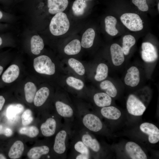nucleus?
Segmentation results:
<instances>
[{"label": "nucleus", "mask_w": 159, "mask_h": 159, "mask_svg": "<svg viewBox=\"0 0 159 159\" xmlns=\"http://www.w3.org/2000/svg\"><path fill=\"white\" fill-rule=\"evenodd\" d=\"M33 65L35 71L39 73L51 75L55 73V64L47 56L42 55L35 58Z\"/></svg>", "instance_id": "f03ea898"}, {"label": "nucleus", "mask_w": 159, "mask_h": 159, "mask_svg": "<svg viewBox=\"0 0 159 159\" xmlns=\"http://www.w3.org/2000/svg\"><path fill=\"white\" fill-rule=\"evenodd\" d=\"M5 102V99L2 96H0V111L1 110Z\"/></svg>", "instance_id": "ea45409f"}, {"label": "nucleus", "mask_w": 159, "mask_h": 159, "mask_svg": "<svg viewBox=\"0 0 159 159\" xmlns=\"http://www.w3.org/2000/svg\"><path fill=\"white\" fill-rule=\"evenodd\" d=\"M66 82L68 85L78 90H82L84 86V83L82 80L72 77H68Z\"/></svg>", "instance_id": "72a5a7b5"}, {"label": "nucleus", "mask_w": 159, "mask_h": 159, "mask_svg": "<svg viewBox=\"0 0 159 159\" xmlns=\"http://www.w3.org/2000/svg\"><path fill=\"white\" fill-rule=\"evenodd\" d=\"M82 122L87 128L94 132L100 131L102 127V124L100 118L92 114L85 115L83 118Z\"/></svg>", "instance_id": "0eeeda50"}, {"label": "nucleus", "mask_w": 159, "mask_h": 159, "mask_svg": "<svg viewBox=\"0 0 159 159\" xmlns=\"http://www.w3.org/2000/svg\"><path fill=\"white\" fill-rule=\"evenodd\" d=\"M140 130L148 135V140L151 143L155 144L159 141V130L154 125L149 122H144L140 126Z\"/></svg>", "instance_id": "423d86ee"}, {"label": "nucleus", "mask_w": 159, "mask_h": 159, "mask_svg": "<svg viewBox=\"0 0 159 159\" xmlns=\"http://www.w3.org/2000/svg\"><path fill=\"white\" fill-rule=\"evenodd\" d=\"M141 57L146 62L155 61L158 57V52L155 47L151 43L144 42L142 44Z\"/></svg>", "instance_id": "39448f33"}, {"label": "nucleus", "mask_w": 159, "mask_h": 159, "mask_svg": "<svg viewBox=\"0 0 159 159\" xmlns=\"http://www.w3.org/2000/svg\"></svg>", "instance_id": "49530a36"}, {"label": "nucleus", "mask_w": 159, "mask_h": 159, "mask_svg": "<svg viewBox=\"0 0 159 159\" xmlns=\"http://www.w3.org/2000/svg\"><path fill=\"white\" fill-rule=\"evenodd\" d=\"M117 23L116 19L112 16H108L105 18V30L111 36H115L118 33V31L116 28Z\"/></svg>", "instance_id": "4be33fe9"}, {"label": "nucleus", "mask_w": 159, "mask_h": 159, "mask_svg": "<svg viewBox=\"0 0 159 159\" xmlns=\"http://www.w3.org/2000/svg\"><path fill=\"white\" fill-rule=\"evenodd\" d=\"M67 134L64 130L60 131L56 135L53 148L55 152L59 154L63 153L66 149L65 141Z\"/></svg>", "instance_id": "9b49d317"}, {"label": "nucleus", "mask_w": 159, "mask_h": 159, "mask_svg": "<svg viewBox=\"0 0 159 159\" xmlns=\"http://www.w3.org/2000/svg\"><path fill=\"white\" fill-rule=\"evenodd\" d=\"M75 150L82 154L89 155V151L88 147L82 141H78L74 145Z\"/></svg>", "instance_id": "c9c22d12"}, {"label": "nucleus", "mask_w": 159, "mask_h": 159, "mask_svg": "<svg viewBox=\"0 0 159 159\" xmlns=\"http://www.w3.org/2000/svg\"><path fill=\"white\" fill-rule=\"evenodd\" d=\"M3 69V67L0 65V75L1 74Z\"/></svg>", "instance_id": "79ce46f5"}, {"label": "nucleus", "mask_w": 159, "mask_h": 159, "mask_svg": "<svg viewBox=\"0 0 159 159\" xmlns=\"http://www.w3.org/2000/svg\"><path fill=\"white\" fill-rule=\"evenodd\" d=\"M6 159V158L3 155L0 154V159Z\"/></svg>", "instance_id": "a19ab883"}, {"label": "nucleus", "mask_w": 159, "mask_h": 159, "mask_svg": "<svg viewBox=\"0 0 159 159\" xmlns=\"http://www.w3.org/2000/svg\"><path fill=\"white\" fill-rule=\"evenodd\" d=\"M82 141L88 147H89L94 151H98L100 148V144L98 141L88 134L84 135L82 137Z\"/></svg>", "instance_id": "a878e982"}, {"label": "nucleus", "mask_w": 159, "mask_h": 159, "mask_svg": "<svg viewBox=\"0 0 159 159\" xmlns=\"http://www.w3.org/2000/svg\"><path fill=\"white\" fill-rule=\"evenodd\" d=\"M24 149L23 143L20 140L16 141L11 146L9 152V156L11 159H18L21 156Z\"/></svg>", "instance_id": "f3484780"}, {"label": "nucleus", "mask_w": 159, "mask_h": 159, "mask_svg": "<svg viewBox=\"0 0 159 159\" xmlns=\"http://www.w3.org/2000/svg\"><path fill=\"white\" fill-rule=\"evenodd\" d=\"M69 26V22L66 14L60 12L56 14L52 18L49 25V29L53 35L58 36L66 33Z\"/></svg>", "instance_id": "f257e3e1"}, {"label": "nucleus", "mask_w": 159, "mask_h": 159, "mask_svg": "<svg viewBox=\"0 0 159 159\" xmlns=\"http://www.w3.org/2000/svg\"><path fill=\"white\" fill-rule=\"evenodd\" d=\"M133 3L137 6L138 9L143 11H147L148 7L146 0H132Z\"/></svg>", "instance_id": "e433bc0d"}, {"label": "nucleus", "mask_w": 159, "mask_h": 159, "mask_svg": "<svg viewBox=\"0 0 159 159\" xmlns=\"http://www.w3.org/2000/svg\"><path fill=\"white\" fill-rule=\"evenodd\" d=\"M159 3H158V11H159Z\"/></svg>", "instance_id": "a18cd8bd"}, {"label": "nucleus", "mask_w": 159, "mask_h": 159, "mask_svg": "<svg viewBox=\"0 0 159 159\" xmlns=\"http://www.w3.org/2000/svg\"><path fill=\"white\" fill-rule=\"evenodd\" d=\"M140 81V72L138 69L135 66L129 68L124 78L125 84L128 86L134 87L138 84Z\"/></svg>", "instance_id": "1a4fd4ad"}, {"label": "nucleus", "mask_w": 159, "mask_h": 159, "mask_svg": "<svg viewBox=\"0 0 159 159\" xmlns=\"http://www.w3.org/2000/svg\"><path fill=\"white\" fill-rule=\"evenodd\" d=\"M110 51L113 64L119 66L124 62L125 57L122 47L119 44L114 43L111 46Z\"/></svg>", "instance_id": "9d476101"}, {"label": "nucleus", "mask_w": 159, "mask_h": 159, "mask_svg": "<svg viewBox=\"0 0 159 159\" xmlns=\"http://www.w3.org/2000/svg\"><path fill=\"white\" fill-rule=\"evenodd\" d=\"M86 6L87 4L85 0H76L72 6L74 14L77 16L82 15Z\"/></svg>", "instance_id": "7c9ffc66"}, {"label": "nucleus", "mask_w": 159, "mask_h": 159, "mask_svg": "<svg viewBox=\"0 0 159 159\" xmlns=\"http://www.w3.org/2000/svg\"><path fill=\"white\" fill-rule=\"evenodd\" d=\"M135 42V38L131 35H126L123 37L122 48L125 55L129 54L131 48L134 45Z\"/></svg>", "instance_id": "bb28decb"}, {"label": "nucleus", "mask_w": 159, "mask_h": 159, "mask_svg": "<svg viewBox=\"0 0 159 159\" xmlns=\"http://www.w3.org/2000/svg\"><path fill=\"white\" fill-rule=\"evenodd\" d=\"M123 24L129 29L132 31H138L143 28L142 21L140 16L134 13H126L120 17Z\"/></svg>", "instance_id": "7ed1b4c3"}, {"label": "nucleus", "mask_w": 159, "mask_h": 159, "mask_svg": "<svg viewBox=\"0 0 159 159\" xmlns=\"http://www.w3.org/2000/svg\"><path fill=\"white\" fill-rule=\"evenodd\" d=\"M49 94V89L43 87L39 89L36 93L34 100V105L39 107L43 105L48 98Z\"/></svg>", "instance_id": "2eb2a0df"}, {"label": "nucleus", "mask_w": 159, "mask_h": 159, "mask_svg": "<svg viewBox=\"0 0 159 159\" xmlns=\"http://www.w3.org/2000/svg\"><path fill=\"white\" fill-rule=\"evenodd\" d=\"M101 113L104 117L111 120L118 119L121 115L120 111L112 106L103 107L101 110Z\"/></svg>", "instance_id": "dca6fc26"}, {"label": "nucleus", "mask_w": 159, "mask_h": 159, "mask_svg": "<svg viewBox=\"0 0 159 159\" xmlns=\"http://www.w3.org/2000/svg\"><path fill=\"white\" fill-rule=\"evenodd\" d=\"M56 127V122L55 120L52 118H49L42 124L40 129L44 136L49 137L54 134Z\"/></svg>", "instance_id": "4468645a"}, {"label": "nucleus", "mask_w": 159, "mask_h": 159, "mask_svg": "<svg viewBox=\"0 0 159 159\" xmlns=\"http://www.w3.org/2000/svg\"><path fill=\"white\" fill-rule=\"evenodd\" d=\"M19 132L21 134L26 135L30 138H33L38 135L39 130L36 127L32 126L21 127L19 130Z\"/></svg>", "instance_id": "473e14b6"}, {"label": "nucleus", "mask_w": 159, "mask_h": 159, "mask_svg": "<svg viewBox=\"0 0 159 159\" xmlns=\"http://www.w3.org/2000/svg\"><path fill=\"white\" fill-rule=\"evenodd\" d=\"M126 106L128 112L136 116L142 115L146 109L143 103L135 95L132 94L128 97Z\"/></svg>", "instance_id": "20e7f679"}, {"label": "nucleus", "mask_w": 159, "mask_h": 159, "mask_svg": "<svg viewBox=\"0 0 159 159\" xmlns=\"http://www.w3.org/2000/svg\"><path fill=\"white\" fill-rule=\"evenodd\" d=\"M55 107L57 113L61 116L70 117L73 116V110L68 105L61 101H57L55 103Z\"/></svg>", "instance_id": "6ab92c4d"}, {"label": "nucleus", "mask_w": 159, "mask_h": 159, "mask_svg": "<svg viewBox=\"0 0 159 159\" xmlns=\"http://www.w3.org/2000/svg\"><path fill=\"white\" fill-rule=\"evenodd\" d=\"M100 88L106 91L107 94L110 97H114L117 94V91L113 84L110 81L105 80L100 85Z\"/></svg>", "instance_id": "cd10ccee"}, {"label": "nucleus", "mask_w": 159, "mask_h": 159, "mask_svg": "<svg viewBox=\"0 0 159 159\" xmlns=\"http://www.w3.org/2000/svg\"><path fill=\"white\" fill-rule=\"evenodd\" d=\"M127 153L132 159H146L147 156L142 148L135 143L130 141L125 146Z\"/></svg>", "instance_id": "6e6552de"}, {"label": "nucleus", "mask_w": 159, "mask_h": 159, "mask_svg": "<svg viewBox=\"0 0 159 159\" xmlns=\"http://www.w3.org/2000/svg\"><path fill=\"white\" fill-rule=\"evenodd\" d=\"M49 12L52 14L62 12L67 7L68 0H47Z\"/></svg>", "instance_id": "f8f14e48"}, {"label": "nucleus", "mask_w": 159, "mask_h": 159, "mask_svg": "<svg viewBox=\"0 0 159 159\" xmlns=\"http://www.w3.org/2000/svg\"><path fill=\"white\" fill-rule=\"evenodd\" d=\"M49 151V148L46 145L36 147L30 149L28 152L27 155L30 159H38L42 155L48 153Z\"/></svg>", "instance_id": "aec40b11"}, {"label": "nucleus", "mask_w": 159, "mask_h": 159, "mask_svg": "<svg viewBox=\"0 0 159 159\" xmlns=\"http://www.w3.org/2000/svg\"><path fill=\"white\" fill-rule=\"evenodd\" d=\"M89 158V155L81 154L76 157V159H87Z\"/></svg>", "instance_id": "58836bf2"}, {"label": "nucleus", "mask_w": 159, "mask_h": 159, "mask_svg": "<svg viewBox=\"0 0 159 159\" xmlns=\"http://www.w3.org/2000/svg\"><path fill=\"white\" fill-rule=\"evenodd\" d=\"M37 90L35 85L33 82H28L25 84L24 91L25 99L28 102L31 103L33 102Z\"/></svg>", "instance_id": "393cba45"}, {"label": "nucleus", "mask_w": 159, "mask_h": 159, "mask_svg": "<svg viewBox=\"0 0 159 159\" xmlns=\"http://www.w3.org/2000/svg\"><path fill=\"white\" fill-rule=\"evenodd\" d=\"M24 110V107L21 104H18L9 105L6 110V116L9 119H12L16 115L21 113Z\"/></svg>", "instance_id": "c85d7f7f"}, {"label": "nucleus", "mask_w": 159, "mask_h": 159, "mask_svg": "<svg viewBox=\"0 0 159 159\" xmlns=\"http://www.w3.org/2000/svg\"><path fill=\"white\" fill-rule=\"evenodd\" d=\"M31 48L32 53L35 55L40 54L44 47L42 39L39 35H34L31 40Z\"/></svg>", "instance_id": "5701e85b"}, {"label": "nucleus", "mask_w": 159, "mask_h": 159, "mask_svg": "<svg viewBox=\"0 0 159 159\" xmlns=\"http://www.w3.org/2000/svg\"><path fill=\"white\" fill-rule=\"evenodd\" d=\"M108 72V67L107 65L104 63L99 64L97 67L95 79L98 81L103 80L107 77Z\"/></svg>", "instance_id": "c756f323"}, {"label": "nucleus", "mask_w": 159, "mask_h": 159, "mask_svg": "<svg viewBox=\"0 0 159 159\" xmlns=\"http://www.w3.org/2000/svg\"><path fill=\"white\" fill-rule=\"evenodd\" d=\"M3 16V14L1 11H0V19H1Z\"/></svg>", "instance_id": "37998d69"}, {"label": "nucleus", "mask_w": 159, "mask_h": 159, "mask_svg": "<svg viewBox=\"0 0 159 159\" xmlns=\"http://www.w3.org/2000/svg\"><path fill=\"white\" fill-rule=\"evenodd\" d=\"M13 131L10 128L2 125H0V135H4L6 137L11 136Z\"/></svg>", "instance_id": "4c0bfd02"}, {"label": "nucleus", "mask_w": 159, "mask_h": 159, "mask_svg": "<svg viewBox=\"0 0 159 159\" xmlns=\"http://www.w3.org/2000/svg\"><path fill=\"white\" fill-rule=\"evenodd\" d=\"M81 44L77 39L73 40L69 43L64 47L65 53L68 55H73L78 53L81 49Z\"/></svg>", "instance_id": "b1692460"}, {"label": "nucleus", "mask_w": 159, "mask_h": 159, "mask_svg": "<svg viewBox=\"0 0 159 159\" xmlns=\"http://www.w3.org/2000/svg\"><path fill=\"white\" fill-rule=\"evenodd\" d=\"M95 36V33L92 28L87 29L82 36L81 45L83 48H88L91 47L93 43Z\"/></svg>", "instance_id": "a211bd4d"}, {"label": "nucleus", "mask_w": 159, "mask_h": 159, "mask_svg": "<svg viewBox=\"0 0 159 159\" xmlns=\"http://www.w3.org/2000/svg\"><path fill=\"white\" fill-rule=\"evenodd\" d=\"M93 98L95 104L99 107L109 106L111 103V97L104 92H100L95 94Z\"/></svg>", "instance_id": "412c9836"}, {"label": "nucleus", "mask_w": 159, "mask_h": 159, "mask_svg": "<svg viewBox=\"0 0 159 159\" xmlns=\"http://www.w3.org/2000/svg\"><path fill=\"white\" fill-rule=\"evenodd\" d=\"M2 43V40L1 37H0V46L1 44Z\"/></svg>", "instance_id": "c03bdc74"}, {"label": "nucleus", "mask_w": 159, "mask_h": 159, "mask_svg": "<svg viewBox=\"0 0 159 159\" xmlns=\"http://www.w3.org/2000/svg\"><path fill=\"white\" fill-rule=\"evenodd\" d=\"M21 118L22 123L23 125H26L30 124L33 120L31 110L30 109L25 110L22 114Z\"/></svg>", "instance_id": "f704fd0d"}, {"label": "nucleus", "mask_w": 159, "mask_h": 159, "mask_svg": "<svg viewBox=\"0 0 159 159\" xmlns=\"http://www.w3.org/2000/svg\"><path fill=\"white\" fill-rule=\"evenodd\" d=\"M19 74V69L18 66L16 64H12L4 72L2 76V79L5 82L11 83L18 78Z\"/></svg>", "instance_id": "ddd939ff"}, {"label": "nucleus", "mask_w": 159, "mask_h": 159, "mask_svg": "<svg viewBox=\"0 0 159 159\" xmlns=\"http://www.w3.org/2000/svg\"><path fill=\"white\" fill-rule=\"evenodd\" d=\"M68 63L69 66L78 74L82 75L85 74V68L82 63L78 60L71 58L68 60Z\"/></svg>", "instance_id": "2f4dec72"}]
</instances>
